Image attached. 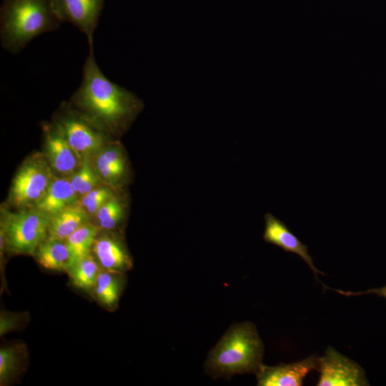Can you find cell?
<instances>
[{"label": "cell", "mask_w": 386, "mask_h": 386, "mask_svg": "<svg viewBox=\"0 0 386 386\" xmlns=\"http://www.w3.org/2000/svg\"><path fill=\"white\" fill-rule=\"evenodd\" d=\"M264 240L282 248L285 252L297 254L307 264L317 280L320 282L317 275L324 274V273L315 266L308 253L307 247L290 231L283 222L272 214L267 213L264 215Z\"/></svg>", "instance_id": "11"}, {"label": "cell", "mask_w": 386, "mask_h": 386, "mask_svg": "<svg viewBox=\"0 0 386 386\" xmlns=\"http://www.w3.org/2000/svg\"><path fill=\"white\" fill-rule=\"evenodd\" d=\"M61 21L50 0H3L0 9L2 47L18 54L36 36L56 31Z\"/></svg>", "instance_id": "2"}, {"label": "cell", "mask_w": 386, "mask_h": 386, "mask_svg": "<svg viewBox=\"0 0 386 386\" xmlns=\"http://www.w3.org/2000/svg\"><path fill=\"white\" fill-rule=\"evenodd\" d=\"M70 181L76 194L81 197L99 185L100 179L94 170L91 157L84 158L80 169L74 173Z\"/></svg>", "instance_id": "20"}, {"label": "cell", "mask_w": 386, "mask_h": 386, "mask_svg": "<svg viewBox=\"0 0 386 386\" xmlns=\"http://www.w3.org/2000/svg\"><path fill=\"white\" fill-rule=\"evenodd\" d=\"M87 222L89 214L77 201L51 217L47 238L66 240Z\"/></svg>", "instance_id": "15"}, {"label": "cell", "mask_w": 386, "mask_h": 386, "mask_svg": "<svg viewBox=\"0 0 386 386\" xmlns=\"http://www.w3.org/2000/svg\"><path fill=\"white\" fill-rule=\"evenodd\" d=\"M102 269L122 273L132 266V259L122 242L117 237L104 234L97 236L92 249Z\"/></svg>", "instance_id": "12"}, {"label": "cell", "mask_w": 386, "mask_h": 386, "mask_svg": "<svg viewBox=\"0 0 386 386\" xmlns=\"http://www.w3.org/2000/svg\"><path fill=\"white\" fill-rule=\"evenodd\" d=\"M114 197L113 192L108 187H96L82 196L79 204L90 214H96L97 210L109 199Z\"/></svg>", "instance_id": "23"}, {"label": "cell", "mask_w": 386, "mask_h": 386, "mask_svg": "<svg viewBox=\"0 0 386 386\" xmlns=\"http://www.w3.org/2000/svg\"><path fill=\"white\" fill-rule=\"evenodd\" d=\"M264 345L255 325L235 324L209 352L205 367L214 377L256 373L262 365Z\"/></svg>", "instance_id": "3"}, {"label": "cell", "mask_w": 386, "mask_h": 386, "mask_svg": "<svg viewBox=\"0 0 386 386\" xmlns=\"http://www.w3.org/2000/svg\"><path fill=\"white\" fill-rule=\"evenodd\" d=\"M44 146L50 166L56 172L73 174L81 164L62 131L54 123L44 125Z\"/></svg>", "instance_id": "10"}, {"label": "cell", "mask_w": 386, "mask_h": 386, "mask_svg": "<svg viewBox=\"0 0 386 386\" xmlns=\"http://www.w3.org/2000/svg\"><path fill=\"white\" fill-rule=\"evenodd\" d=\"M54 124L62 131L81 163L84 158L96 154L107 144L104 128L84 112L65 107L56 117Z\"/></svg>", "instance_id": "5"}, {"label": "cell", "mask_w": 386, "mask_h": 386, "mask_svg": "<svg viewBox=\"0 0 386 386\" xmlns=\"http://www.w3.org/2000/svg\"><path fill=\"white\" fill-rule=\"evenodd\" d=\"M105 0H50L52 9L61 22L72 24L84 34L89 47H94L93 37Z\"/></svg>", "instance_id": "8"}, {"label": "cell", "mask_w": 386, "mask_h": 386, "mask_svg": "<svg viewBox=\"0 0 386 386\" xmlns=\"http://www.w3.org/2000/svg\"><path fill=\"white\" fill-rule=\"evenodd\" d=\"M53 175L45 158L35 155L27 159L16 173L9 199L14 205L37 204L46 194Z\"/></svg>", "instance_id": "6"}, {"label": "cell", "mask_w": 386, "mask_h": 386, "mask_svg": "<svg viewBox=\"0 0 386 386\" xmlns=\"http://www.w3.org/2000/svg\"><path fill=\"white\" fill-rule=\"evenodd\" d=\"M99 229V227L87 222L66 239L74 263L90 253Z\"/></svg>", "instance_id": "18"}, {"label": "cell", "mask_w": 386, "mask_h": 386, "mask_svg": "<svg viewBox=\"0 0 386 386\" xmlns=\"http://www.w3.org/2000/svg\"><path fill=\"white\" fill-rule=\"evenodd\" d=\"M34 256L41 267L49 270L67 272L74 264L65 240L46 237L39 245Z\"/></svg>", "instance_id": "16"}, {"label": "cell", "mask_w": 386, "mask_h": 386, "mask_svg": "<svg viewBox=\"0 0 386 386\" xmlns=\"http://www.w3.org/2000/svg\"><path fill=\"white\" fill-rule=\"evenodd\" d=\"M22 320L23 315L21 314L1 312L0 315L1 336L19 327Z\"/></svg>", "instance_id": "24"}, {"label": "cell", "mask_w": 386, "mask_h": 386, "mask_svg": "<svg viewBox=\"0 0 386 386\" xmlns=\"http://www.w3.org/2000/svg\"><path fill=\"white\" fill-rule=\"evenodd\" d=\"M117 274L102 269L93 290L99 302L109 307L117 305L122 290V282Z\"/></svg>", "instance_id": "19"}, {"label": "cell", "mask_w": 386, "mask_h": 386, "mask_svg": "<svg viewBox=\"0 0 386 386\" xmlns=\"http://www.w3.org/2000/svg\"><path fill=\"white\" fill-rule=\"evenodd\" d=\"M122 147L116 143L106 144L96 154L94 170L100 179L109 186L117 185L125 174L126 164Z\"/></svg>", "instance_id": "13"}, {"label": "cell", "mask_w": 386, "mask_h": 386, "mask_svg": "<svg viewBox=\"0 0 386 386\" xmlns=\"http://www.w3.org/2000/svg\"><path fill=\"white\" fill-rule=\"evenodd\" d=\"M102 268L89 253L76 260L67 270L71 283L76 287L90 292L93 291Z\"/></svg>", "instance_id": "17"}, {"label": "cell", "mask_w": 386, "mask_h": 386, "mask_svg": "<svg viewBox=\"0 0 386 386\" xmlns=\"http://www.w3.org/2000/svg\"><path fill=\"white\" fill-rule=\"evenodd\" d=\"M123 215V206L114 197L107 201L95 214L99 227L107 230L114 229Z\"/></svg>", "instance_id": "21"}, {"label": "cell", "mask_w": 386, "mask_h": 386, "mask_svg": "<svg viewBox=\"0 0 386 386\" xmlns=\"http://www.w3.org/2000/svg\"><path fill=\"white\" fill-rule=\"evenodd\" d=\"M51 217L34 208L8 214L1 222L5 246L11 252L34 255L47 237Z\"/></svg>", "instance_id": "4"}, {"label": "cell", "mask_w": 386, "mask_h": 386, "mask_svg": "<svg viewBox=\"0 0 386 386\" xmlns=\"http://www.w3.org/2000/svg\"><path fill=\"white\" fill-rule=\"evenodd\" d=\"M77 196L70 179L53 177L46 194L35 204V208L51 217L66 207L77 202Z\"/></svg>", "instance_id": "14"}, {"label": "cell", "mask_w": 386, "mask_h": 386, "mask_svg": "<svg viewBox=\"0 0 386 386\" xmlns=\"http://www.w3.org/2000/svg\"><path fill=\"white\" fill-rule=\"evenodd\" d=\"M324 287L333 290L337 293H340L342 295L347 296V297H351V296H358V295H369V294H374L380 297H383L386 300V285L380 287V288H372L365 291L362 292H350V291H342L339 290H335L330 287H328L325 285H324Z\"/></svg>", "instance_id": "25"}, {"label": "cell", "mask_w": 386, "mask_h": 386, "mask_svg": "<svg viewBox=\"0 0 386 386\" xmlns=\"http://www.w3.org/2000/svg\"><path fill=\"white\" fill-rule=\"evenodd\" d=\"M317 370L320 373L317 386L370 385L365 370L330 346L318 357Z\"/></svg>", "instance_id": "7"}, {"label": "cell", "mask_w": 386, "mask_h": 386, "mask_svg": "<svg viewBox=\"0 0 386 386\" xmlns=\"http://www.w3.org/2000/svg\"><path fill=\"white\" fill-rule=\"evenodd\" d=\"M71 101L101 127L112 132L123 130L142 107L135 94L103 74L95 59L94 47H89L83 65L81 82Z\"/></svg>", "instance_id": "1"}, {"label": "cell", "mask_w": 386, "mask_h": 386, "mask_svg": "<svg viewBox=\"0 0 386 386\" xmlns=\"http://www.w3.org/2000/svg\"><path fill=\"white\" fill-rule=\"evenodd\" d=\"M20 348L8 346L0 350V383H8L18 372L20 366Z\"/></svg>", "instance_id": "22"}, {"label": "cell", "mask_w": 386, "mask_h": 386, "mask_svg": "<svg viewBox=\"0 0 386 386\" xmlns=\"http://www.w3.org/2000/svg\"><path fill=\"white\" fill-rule=\"evenodd\" d=\"M318 357L311 355L299 362L266 366L263 364L255 373L259 386H301L306 376L317 370Z\"/></svg>", "instance_id": "9"}]
</instances>
